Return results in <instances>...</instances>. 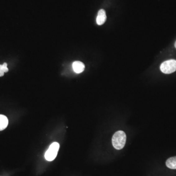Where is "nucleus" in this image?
<instances>
[{"label": "nucleus", "mask_w": 176, "mask_h": 176, "mask_svg": "<svg viewBox=\"0 0 176 176\" xmlns=\"http://www.w3.org/2000/svg\"><path fill=\"white\" fill-rule=\"evenodd\" d=\"M126 142V135L124 132L119 131L113 135L112 144L115 148L121 150L124 147Z\"/></svg>", "instance_id": "1"}, {"label": "nucleus", "mask_w": 176, "mask_h": 176, "mask_svg": "<svg viewBox=\"0 0 176 176\" xmlns=\"http://www.w3.org/2000/svg\"><path fill=\"white\" fill-rule=\"evenodd\" d=\"M59 149V144L57 142H53L50 145L45 153V159L47 161H52L56 157Z\"/></svg>", "instance_id": "2"}, {"label": "nucleus", "mask_w": 176, "mask_h": 176, "mask_svg": "<svg viewBox=\"0 0 176 176\" xmlns=\"http://www.w3.org/2000/svg\"><path fill=\"white\" fill-rule=\"evenodd\" d=\"M160 70L165 74L174 73L176 70V60L171 59L165 61L161 64Z\"/></svg>", "instance_id": "3"}, {"label": "nucleus", "mask_w": 176, "mask_h": 176, "mask_svg": "<svg viewBox=\"0 0 176 176\" xmlns=\"http://www.w3.org/2000/svg\"><path fill=\"white\" fill-rule=\"evenodd\" d=\"M107 16L106 12L104 9H100L98 11L97 18V25H100L104 24L106 22Z\"/></svg>", "instance_id": "4"}, {"label": "nucleus", "mask_w": 176, "mask_h": 176, "mask_svg": "<svg viewBox=\"0 0 176 176\" xmlns=\"http://www.w3.org/2000/svg\"><path fill=\"white\" fill-rule=\"evenodd\" d=\"M73 68L75 73L80 74L84 71L85 65L80 61H75L73 64Z\"/></svg>", "instance_id": "5"}, {"label": "nucleus", "mask_w": 176, "mask_h": 176, "mask_svg": "<svg viewBox=\"0 0 176 176\" xmlns=\"http://www.w3.org/2000/svg\"><path fill=\"white\" fill-rule=\"evenodd\" d=\"M8 120L7 116L0 115V131H2L7 127Z\"/></svg>", "instance_id": "6"}, {"label": "nucleus", "mask_w": 176, "mask_h": 176, "mask_svg": "<svg viewBox=\"0 0 176 176\" xmlns=\"http://www.w3.org/2000/svg\"><path fill=\"white\" fill-rule=\"evenodd\" d=\"M166 165L170 169H176V156L168 159L166 161Z\"/></svg>", "instance_id": "7"}, {"label": "nucleus", "mask_w": 176, "mask_h": 176, "mask_svg": "<svg viewBox=\"0 0 176 176\" xmlns=\"http://www.w3.org/2000/svg\"><path fill=\"white\" fill-rule=\"evenodd\" d=\"M7 64L4 63L3 65H0V69H1L4 73H7L8 71V68H7Z\"/></svg>", "instance_id": "8"}, {"label": "nucleus", "mask_w": 176, "mask_h": 176, "mask_svg": "<svg viewBox=\"0 0 176 176\" xmlns=\"http://www.w3.org/2000/svg\"><path fill=\"white\" fill-rule=\"evenodd\" d=\"M4 71H2L1 69H0V77L1 76H2L4 75Z\"/></svg>", "instance_id": "9"}, {"label": "nucleus", "mask_w": 176, "mask_h": 176, "mask_svg": "<svg viewBox=\"0 0 176 176\" xmlns=\"http://www.w3.org/2000/svg\"><path fill=\"white\" fill-rule=\"evenodd\" d=\"M175 47H176V42H175Z\"/></svg>", "instance_id": "10"}]
</instances>
